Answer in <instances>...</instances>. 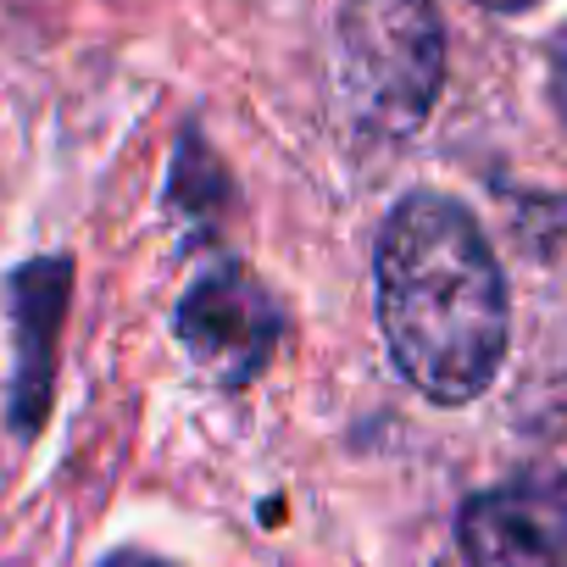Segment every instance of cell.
Here are the masks:
<instances>
[{
    "mask_svg": "<svg viewBox=\"0 0 567 567\" xmlns=\"http://www.w3.org/2000/svg\"><path fill=\"white\" fill-rule=\"evenodd\" d=\"M379 329L395 368L440 406L489 390L506 357V278L451 195H406L379 234Z\"/></svg>",
    "mask_w": 567,
    "mask_h": 567,
    "instance_id": "6da1fadb",
    "label": "cell"
},
{
    "mask_svg": "<svg viewBox=\"0 0 567 567\" xmlns=\"http://www.w3.org/2000/svg\"><path fill=\"white\" fill-rule=\"evenodd\" d=\"M445 29L434 0H346L340 95L362 134L406 140L440 101Z\"/></svg>",
    "mask_w": 567,
    "mask_h": 567,
    "instance_id": "7a4b0ae2",
    "label": "cell"
},
{
    "mask_svg": "<svg viewBox=\"0 0 567 567\" xmlns=\"http://www.w3.org/2000/svg\"><path fill=\"white\" fill-rule=\"evenodd\" d=\"M178 340L212 379L245 384L261 373V362L278 340V312L250 272L212 267L178 307Z\"/></svg>",
    "mask_w": 567,
    "mask_h": 567,
    "instance_id": "3957f363",
    "label": "cell"
},
{
    "mask_svg": "<svg viewBox=\"0 0 567 567\" xmlns=\"http://www.w3.org/2000/svg\"><path fill=\"white\" fill-rule=\"evenodd\" d=\"M467 567H567V489L550 478L501 484L462 506Z\"/></svg>",
    "mask_w": 567,
    "mask_h": 567,
    "instance_id": "277c9868",
    "label": "cell"
},
{
    "mask_svg": "<svg viewBox=\"0 0 567 567\" xmlns=\"http://www.w3.org/2000/svg\"><path fill=\"white\" fill-rule=\"evenodd\" d=\"M68 301V267L62 261H34L18 278V329H23V373H18V423L29 429L34 412L45 417V390H51V346Z\"/></svg>",
    "mask_w": 567,
    "mask_h": 567,
    "instance_id": "5b68a950",
    "label": "cell"
},
{
    "mask_svg": "<svg viewBox=\"0 0 567 567\" xmlns=\"http://www.w3.org/2000/svg\"><path fill=\"white\" fill-rule=\"evenodd\" d=\"M545 478L567 489V412L545 423Z\"/></svg>",
    "mask_w": 567,
    "mask_h": 567,
    "instance_id": "8992f818",
    "label": "cell"
},
{
    "mask_svg": "<svg viewBox=\"0 0 567 567\" xmlns=\"http://www.w3.org/2000/svg\"><path fill=\"white\" fill-rule=\"evenodd\" d=\"M550 95H556V106H561V117H567V34H561L556 62H550Z\"/></svg>",
    "mask_w": 567,
    "mask_h": 567,
    "instance_id": "52a82bcc",
    "label": "cell"
},
{
    "mask_svg": "<svg viewBox=\"0 0 567 567\" xmlns=\"http://www.w3.org/2000/svg\"><path fill=\"white\" fill-rule=\"evenodd\" d=\"M101 567H167L162 556H145V550H117V556H106Z\"/></svg>",
    "mask_w": 567,
    "mask_h": 567,
    "instance_id": "ba28073f",
    "label": "cell"
},
{
    "mask_svg": "<svg viewBox=\"0 0 567 567\" xmlns=\"http://www.w3.org/2000/svg\"><path fill=\"white\" fill-rule=\"evenodd\" d=\"M484 7H501L506 12V7H528V0H484Z\"/></svg>",
    "mask_w": 567,
    "mask_h": 567,
    "instance_id": "9c48e42d",
    "label": "cell"
}]
</instances>
